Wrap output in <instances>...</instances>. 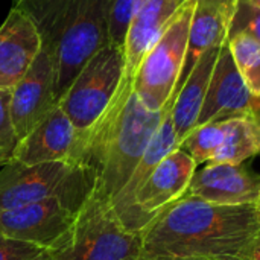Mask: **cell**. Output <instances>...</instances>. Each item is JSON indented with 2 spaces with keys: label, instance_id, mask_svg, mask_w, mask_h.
<instances>
[{
  "label": "cell",
  "instance_id": "1",
  "mask_svg": "<svg viewBox=\"0 0 260 260\" xmlns=\"http://www.w3.org/2000/svg\"><path fill=\"white\" fill-rule=\"evenodd\" d=\"M142 256L254 260L260 247L256 204L219 206L181 197L142 232Z\"/></svg>",
  "mask_w": 260,
  "mask_h": 260
},
{
  "label": "cell",
  "instance_id": "24",
  "mask_svg": "<svg viewBox=\"0 0 260 260\" xmlns=\"http://www.w3.org/2000/svg\"><path fill=\"white\" fill-rule=\"evenodd\" d=\"M9 102L11 90H0V168L14 160V154L20 142L12 123Z\"/></svg>",
  "mask_w": 260,
  "mask_h": 260
},
{
  "label": "cell",
  "instance_id": "19",
  "mask_svg": "<svg viewBox=\"0 0 260 260\" xmlns=\"http://www.w3.org/2000/svg\"><path fill=\"white\" fill-rule=\"evenodd\" d=\"M222 142L210 163L242 165L260 154V128L253 113L221 122Z\"/></svg>",
  "mask_w": 260,
  "mask_h": 260
},
{
  "label": "cell",
  "instance_id": "20",
  "mask_svg": "<svg viewBox=\"0 0 260 260\" xmlns=\"http://www.w3.org/2000/svg\"><path fill=\"white\" fill-rule=\"evenodd\" d=\"M84 0H26L17 8H21L34 20L44 47L55 49L73 21Z\"/></svg>",
  "mask_w": 260,
  "mask_h": 260
},
{
  "label": "cell",
  "instance_id": "26",
  "mask_svg": "<svg viewBox=\"0 0 260 260\" xmlns=\"http://www.w3.org/2000/svg\"><path fill=\"white\" fill-rule=\"evenodd\" d=\"M50 251L0 233V260H49Z\"/></svg>",
  "mask_w": 260,
  "mask_h": 260
},
{
  "label": "cell",
  "instance_id": "22",
  "mask_svg": "<svg viewBox=\"0 0 260 260\" xmlns=\"http://www.w3.org/2000/svg\"><path fill=\"white\" fill-rule=\"evenodd\" d=\"M222 142L221 122L197 126L180 145V149L186 151L197 165H207L216 155Z\"/></svg>",
  "mask_w": 260,
  "mask_h": 260
},
{
  "label": "cell",
  "instance_id": "32",
  "mask_svg": "<svg viewBox=\"0 0 260 260\" xmlns=\"http://www.w3.org/2000/svg\"><path fill=\"white\" fill-rule=\"evenodd\" d=\"M250 2H251L253 5H256L257 8H260V0H250Z\"/></svg>",
  "mask_w": 260,
  "mask_h": 260
},
{
  "label": "cell",
  "instance_id": "27",
  "mask_svg": "<svg viewBox=\"0 0 260 260\" xmlns=\"http://www.w3.org/2000/svg\"><path fill=\"white\" fill-rule=\"evenodd\" d=\"M131 260H204V259H193V257H172V256H137L136 259Z\"/></svg>",
  "mask_w": 260,
  "mask_h": 260
},
{
  "label": "cell",
  "instance_id": "13",
  "mask_svg": "<svg viewBox=\"0 0 260 260\" xmlns=\"http://www.w3.org/2000/svg\"><path fill=\"white\" fill-rule=\"evenodd\" d=\"M78 131L56 104L20 142L14 160L23 165H43L52 161L73 163Z\"/></svg>",
  "mask_w": 260,
  "mask_h": 260
},
{
  "label": "cell",
  "instance_id": "12",
  "mask_svg": "<svg viewBox=\"0 0 260 260\" xmlns=\"http://www.w3.org/2000/svg\"><path fill=\"white\" fill-rule=\"evenodd\" d=\"M254 96L245 85L229 49V41L221 47L215 64L203 110L197 126L222 122L251 113Z\"/></svg>",
  "mask_w": 260,
  "mask_h": 260
},
{
  "label": "cell",
  "instance_id": "8",
  "mask_svg": "<svg viewBox=\"0 0 260 260\" xmlns=\"http://www.w3.org/2000/svg\"><path fill=\"white\" fill-rule=\"evenodd\" d=\"M84 200L50 197L3 212L0 213V233L50 251L72 229Z\"/></svg>",
  "mask_w": 260,
  "mask_h": 260
},
{
  "label": "cell",
  "instance_id": "14",
  "mask_svg": "<svg viewBox=\"0 0 260 260\" xmlns=\"http://www.w3.org/2000/svg\"><path fill=\"white\" fill-rule=\"evenodd\" d=\"M41 47V35L30 15L12 6L0 26V90H11L26 75Z\"/></svg>",
  "mask_w": 260,
  "mask_h": 260
},
{
  "label": "cell",
  "instance_id": "21",
  "mask_svg": "<svg viewBox=\"0 0 260 260\" xmlns=\"http://www.w3.org/2000/svg\"><path fill=\"white\" fill-rule=\"evenodd\" d=\"M232 58L254 98L260 96V43L247 34L229 37Z\"/></svg>",
  "mask_w": 260,
  "mask_h": 260
},
{
  "label": "cell",
  "instance_id": "5",
  "mask_svg": "<svg viewBox=\"0 0 260 260\" xmlns=\"http://www.w3.org/2000/svg\"><path fill=\"white\" fill-rule=\"evenodd\" d=\"M94 187V174L75 163L52 161L23 165L11 161L0 171V213L50 197L87 198Z\"/></svg>",
  "mask_w": 260,
  "mask_h": 260
},
{
  "label": "cell",
  "instance_id": "28",
  "mask_svg": "<svg viewBox=\"0 0 260 260\" xmlns=\"http://www.w3.org/2000/svg\"><path fill=\"white\" fill-rule=\"evenodd\" d=\"M251 113H253V116L256 117V120H257V125H259V128H260V96L259 98H254V101H253V108H251Z\"/></svg>",
  "mask_w": 260,
  "mask_h": 260
},
{
  "label": "cell",
  "instance_id": "10",
  "mask_svg": "<svg viewBox=\"0 0 260 260\" xmlns=\"http://www.w3.org/2000/svg\"><path fill=\"white\" fill-rule=\"evenodd\" d=\"M55 79V53L43 46L26 75L11 88L9 110L18 140L56 105Z\"/></svg>",
  "mask_w": 260,
  "mask_h": 260
},
{
  "label": "cell",
  "instance_id": "29",
  "mask_svg": "<svg viewBox=\"0 0 260 260\" xmlns=\"http://www.w3.org/2000/svg\"><path fill=\"white\" fill-rule=\"evenodd\" d=\"M180 3L186 2V0H178ZM193 2H213V3H222V5H232V6H236L238 0H193Z\"/></svg>",
  "mask_w": 260,
  "mask_h": 260
},
{
  "label": "cell",
  "instance_id": "18",
  "mask_svg": "<svg viewBox=\"0 0 260 260\" xmlns=\"http://www.w3.org/2000/svg\"><path fill=\"white\" fill-rule=\"evenodd\" d=\"M233 11L235 6L232 5H222L213 2L197 3L190 29H189L184 70L180 78L178 87L183 84L184 78L189 75V72L195 67V64L206 52L215 47H221L224 43L229 41Z\"/></svg>",
  "mask_w": 260,
  "mask_h": 260
},
{
  "label": "cell",
  "instance_id": "33",
  "mask_svg": "<svg viewBox=\"0 0 260 260\" xmlns=\"http://www.w3.org/2000/svg\"><path fill=\"white\" fill-rule=\"evenodd\" d=\"M254 260H260V247L259 250H257V253H256V256H254Z\"/></svg>",
  "mask_w": 260,
  "mask_h": 260
},
{
  "label": "cell",
  "instance_id": "23",
  "mask_svg": "<svg viewBox=\"0 0 260 260\" xmlns=\"http://www.w3.org/2000/svg\"><path fill=\"white\" fill-rule=\"evenodd\" d=\"M139 3L140 0H111L108 14V38L111 44L125 47V40Z\"/></svg>",
  "mask_w": 260,
  "mask_h": 260
},
{
  "label": "cell",
  "instance_id": "30",
  "mask_svg": "<svg viewBox=\"0 0 260 260\" xmlns=\"http://www.w3.org/2000/svg\"><path fill=\"white\" fill-rule=\"evenodd\" d=\"M256 212H257V216H259L260 219V195L259 198H257V201H256Z\"/></svg>",
  "mask_w": 260,
  "mask_h": 260
},
{
  "label": "cell",
  "instance_id": "15",
  "mask_svg": "<svg viewBox=\"0 0 260 260\" xmlns=\"http://www.w3.org/2000/svg\"><path fill=\"white\" fill-rule=\"evenodd\" d=\"M178 91V90H177ZM177 93L172 96L169 108L160 123V126L157 128L154 137L151 139L146 151L143 152V155L140 157L139 163L136 165L134 171L131 172L128 181L125 183V186L119 190V193L110 201V206L113 209V212L116 213V216L120 219V222L125 225L136 195L139 193V190L142 189V186L145 184V181L149 178V175L152 174V171L157 168V165L166 157L169 155L172 151L178 149V140H177V134L174 129V122H172V116H171V110L174 105Z\"/></svg>",
  "mask_w": 260,
  "mask_h": 260
},
{
  "label": "cell",
  "instance_id": "3",
  "mask_svg": "<svg viewBox=\"0 0 260 260\" xmlns=\"http://www.w3.org/2000/svg\"><path fill=\"white\" fill-rule=\"evenodd\" d=\"M140 253L142 235L128 230L93 187L49 260H131Z\"/></svg>",
  "mask_w": 260,
  "mask_h": 260
},
{
  "label": "cell",
  "instance_id": "16",
  "mask_svg": "<svg viewBox=\"0 0 260 260\" xmlns=\"http://www.w3.org/2000/svg\"><path fill=\"white\" fill-rule=\"evenodd\" d=\"M180 5L178 0H140L125 40L123 75H136L143 56L160 38Z\"/></svg>",
  "mask_w": 260,
  "mask_h": 260
},
{
  "label": "cell",
  "instance_id": "25",
  "mask_svg": "<svg viewBox=\"0 0 260 260\" xmlns=\"http://www.w3.org/2000/svg\"><path fill=\"white\" fill-rule=\"evenodd\" d=\"M235 34H247L260 43V8L250 0H238L235 6L229 37Z\"/></svg>",
  "mask_w": 260,
  "mask_h": 260
},
{
  "label": "cell",
  "instance_id": "6",
  "mask_svg": "<svg viewBox=\"0 0 260 260\" xmlns=\"http://www.w3.org/2000/svg\"><path fill=\"white\" fill-rule=\"evenodd\" d=\"M123 72V47L108 43L85 62L58 101L78 131V137L87 133L104 114L119 90Z\"/></svg>",
  "mask_w": 260,
  "mask_h": 260
},
{
  "label": "cell",
  "instance_id": "7",
  "mask_svg": "<svg viewBox=\"0 0 260 260\" xmlns=\"http://www.w3.org/2000/svg\"><path fill=\"white\" fill-rule=\"evenodd\" d=\"M111 0H84L70 26L55 49L56 104L67 91L85 62L104 46L108 38V14Z\"/></svg>",
  "mask_w": 260,
  "mask_h": 260
},
{
  "label": "cell",
  "instance_id": "9",
  "mask_svg": "<svg viewBox=\"0 0 260 260\" xmlns=\"http://www.w3.org/2000/svg\"><path fill=\"white\" fill-rule=\"evenodd\" d=\"M197 166L193 158L180 148L166 155L136 195L125 227L140 233L160 212L184 197Z\"/></svg>",
  "mask_w": 260,
  "mask_h": 260
},
{
  "label": "cell",
  "instance_id": "4",
  "mask_svg": "<svg viewBox=\"0 0 260 260\" xmlns=\"http://www.w3.org/2000/svg\"><path fill=\"white\" fill-rule=\"evenodd\" d=\"M195 6L197 2L193 0H186L180 5L134 75V91L152 111L163 110L178 90Z\"/></svg>",
  "mask_w": 260,
  "mask_h": 260
},
{
  "label": "cell",
  "instance_id": "31",
  "mask_svg": "<svg viewBox=\"0 0 260 260\" xmlns=\"http://www.w3.org/2000/svg\"><path fill=\"white\" fill-rule=\"evenodd\" d=\"M12 2H14V6L17 8V6H20L21 3H24L26 0H12Z\"/></svg>",
  "mask_w": 260,
  "mask_h": 260
},
{
  "label": "cell",
  "instance_id": "17",
  "mask_svg": "<svg viewBox=\"0 0 260 260\" xmlns=\"http://www.w3.org/2000/svg\"><path fill=\"white\" fill-rule=\"evenodd\" d=\"M221 47H215L206 52L200 58V61L195 64V67L189 72V75L184 78L183 84L178 87V91H177V96L171 110L178 145H181L183 140L197 128V122L204 105L209 82H210L215 64L218 61Z\"/></svg>",
  "mask_w": 260,
  "mask_h": 260
},
{
  "label": "cell",
  "instance_id": "11",
  "mask_svg": "<svg viewBox=\"0 0 260 260\" xmlns=\"http://www.w3.org/2000/svg\"><path fill=\"white\" fill-rule=\"evenodd\" d=\"M219 206L256 204L260 195V177L244 165L207 163L195 171L184 193Z\"/></svg>",
  "mask_w": 260,
  "mask_h": 260
},
{
  "label": "cell",
  "instance_id": "2",
  "mask_svg": "<svg viewBox=\"0 0 260 260\" xmlns=\"http://www.w3.org/2000/svg\"><path fill=\"white\" fill-rule=\"evenodd\" d=\"M171 99L163 110H149L134 91V76L123 75L104 114L78 137L73 163L94 174V189L105 201L110 203L128 181L160 126Z\"/></svg>",
  "mask_w": 260,
  "mask_h": 260
}]
</instances>
